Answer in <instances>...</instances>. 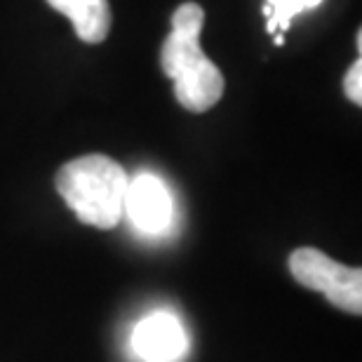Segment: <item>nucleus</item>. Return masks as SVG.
Here are the masks:
<instances>
[{
  "mask_svg": "<svg viewBox=\"0 0 362 362\" xmlns=\"http://www.w3.org/2000/svg\"><path fill=\"white\" fill-rule=\"evenodd\" d=\"M205 10L198 3H184L172 14V33L163 42L160 66L175 81V97L186 111L205 113L221 99L223 76L219 66L202 52L200 33Z\"/></svg>",
  "mask_w": 362,
  "mask_h": 362,
  "instance_id": "nucleus-1",
  "label": "nucleus"
},
{
  "mask_svg": "<svg viewBox=\"0 0 362 362\" xmlns=\"http://www.w3.org/2000/svg\"><path fill=\"white\" fill-rule=\"evenodd\" d=\"M54 186L78 221L88 226L111 230L125 216L127 172L104 153H88L62 165Z\"/></svg>",
  "mask_w": 362,
  "mask_h": 362,
  "instance_id": "nucleus-2",
  "label": "nucleus"
},
{
  "mask_svg": "<svg viewBox=\"0 0 362 362\" xmlns=\"http://www.w3.org/2000/svg\"><path fill=\"white\" fill-rule=\"evenodd\" d=\"M289 275L301 287L325 294L332 306L349 315H362V271L334 262L317 247H296L287 259Z\"/></svg>",
  "mask_w": 362,
  "mask_h": 362,
  "instance_id": "nucleus-3",
  "label": "nucleus"
},
{
  "mask_svg": "<svg viewBox=\"0 0 362 362\" xmlns=\"http://www.w3.org/2000/svg\"><path fill=\"white\" fill-rule=\"evenodd\" d=\"M186 349V329L175 315L165 310L146 315L132 329V351L144 362H177Z\"/></svg>",
  "mask_w": 362,
  "mask_h": 362,
  "instance_id": "nucleus-4",
  "label": "nucleus"
},
{
  "mask_svg": "<svg viewBox=\"0 0 362 362\" xmlns=\"http://www.w3.org/2000/svg\"><path fill=\"white\" fill-rule=\"evenodd\" d=\"M125 214L141 233H163L172 221V198L168 186L153 175H139L134 181H129Z\"/></svg>",
  "mask_w": 362,
  "mask_h": 362,
  "instance_id": "nucleus-5",
  "label": "nucleus"
},
{
  "mask_svg": "<svg viewBox=\"0 0 362 362\" xmlns=\"http://www.w3.org/2000/svg\"><path fill=\"white\" fill-rule=\"evenodd\" d=\"M49 7L66 14L83 42H101L111 31L108 0H47Z\"/></svg>",
  "mask_w": 362,
  "mask_h": 362,
  "instance_id": "nucleus-6",
  "label": "nucleus"
},
{
  "mask_svg": "<svg viewBox=\"0 0 362 362\" xmlns=\"http://www.w3.org/2000/svg\"><path fill=\"white\" fill-rule=\"evenodd\" d=\"M317 5H322V0H266L264 14L269 17L266 28H269V33H278V28L287 31L296 14L315 10Z\"/></svg>",
  "mask_w": 362,
  "mask_h": 362,
  "instance_id": "nucleus-7",
  "label": "nucleus"
},
{
  "mask_svg": "<svg viewBox=\"0 0 362 362\" xmlns=\"http://www.w3.org/2000/svg\"><path fill=\"white\" fill-rule=\"evenodd\" d=\"M344 92L349 101H353L356 106L362 104V59L353 62V66L349 69V74L344 78Z\"/></svg>",
  "mask_w": 362,
  "mask_h": 362,
  "instance_id": "nucleus-8",
  "label": "nucleus"
},
{
  "mask_svg": "<svg viewBox=\"0 0 362 362\" xmlns=\"http://www.w3.org/2000/svg\"><path fill=\"white\" fill-rule=\"evenodd\" d=\"M275 45H285V38L280 33H275Z\"/></svg>",
  "mask_w": 362,
  "mask_h": 362,
  "instance_id": "nucleus-9",
  "label": "nucleus"
}]
</instances>
